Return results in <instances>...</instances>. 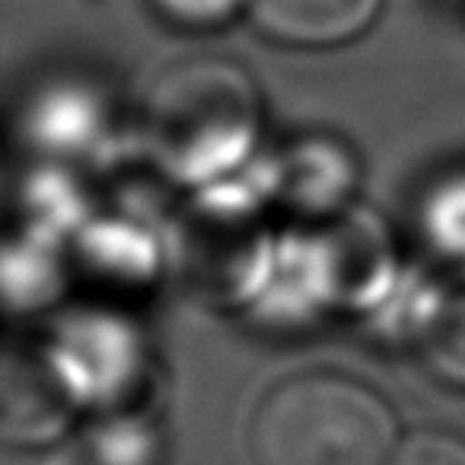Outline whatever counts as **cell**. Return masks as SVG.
Instances as JSON below:
<instances>
[{"label": "cell", "instance_id": "2", "mask_svg": "<svg viewBox=\"0 0 465 465\" xmlns=\"http://www.w3.org/2000/svg\"><path fill=\"white\" fill-rule=\"evenodd\" d=\"M150 147L182 179L232 169L259 134V96L249 74L226 58H185L150 93Z\"/></svg>", "mask_w": 465, "mask_h": 465}, {"label": "cell", "instance_id": "1", "mask_svg": "<svg viewBox=\"0 0 465 465\" xmlns=\"http://www.w3.org/2000/svg\"><path fill=\"white\" fill-rule=\"evenodd\" d=\"M395 446L392 408L341 373L291 376L252 414L259 465H389Z\"/></svg>", "mask_w": 465, "mask_h": 465}, {"label": "cell", "instance_id": "7", "mask_svg": "<svg viewBox=\"0 0 465 465\" xmlns=\"http://www.w3.org/2000/svg\"><path fill=\"white\" fill-rule=\"evenodd\" d=\"M166 20L192 29H211L232 20L240 7H249V0H153Z\"/></svg>", "mask_w": 465, "mask_h": 465}, {"label": "cell", "instance_id": "5", "mask_svg": "<svg viewBox=\"0 0 465 465\" xmlns=\"http://www.w3.org/2000/svg\"><path fill=\"white\" fill-rule=\"evenodd\" d=\"M424 357L443 380L465 386V293L446 300L424 335Z\"/></svg>", "mask_w": 465, "mask_h": 465}, {"label": "cell", "instance_id": "3", "mask_svg": "<svg viewBox=\"0 0 465 465\" xmlns=\"http://www.w3.org/2000/svg\"><path fill=\"white\" fill-rule=\"evenodd\" d=\"M179 268L188 287L213 303H240L268 259L262 217L236 201H198L175 236Z\"/></svg>", "mask_w": 465, "mask_h": 465}, {"label": "cell", "instance_id": "4", "mask_svg": "<svg viewBox=\"0 0 465 465\" xmlns=\"http://www.w3.org/2000/svg\"><path fill=\"white\" fill-rule=\"evenodd\" d=\"M382 0H249L255 26L274 42L331 48L373 26Z\"/></svg>", "mask_w": 465, "mask_h": 465}, {"label": "cell", "instance_id": "6", "mask_svg": "<svg viewBox=\"0 0 465 465\" xmlns=\"http://www.w3.org/2000/svg\"><path fill=\"white\" fill-rule=\"evenodd\" d=\"M389 465H465V440L443 430H418L399 440Z\"/></svg>", "mask_w": 465, "mask_h": 465}]
</instances>
